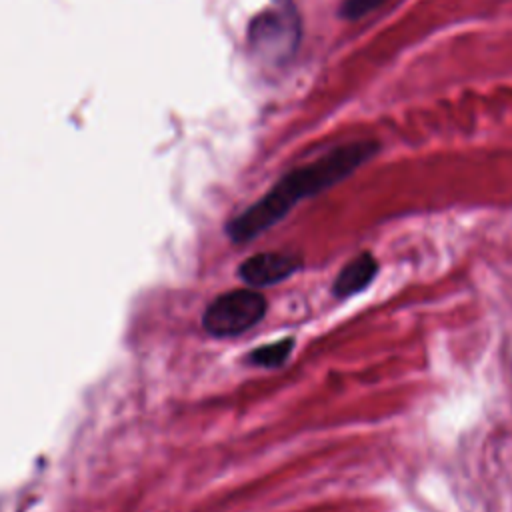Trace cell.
I'll return each mask as SVG.
<instances>
[{
  "label": "cell",
  "instance_id": "obj_1",
  "mask_svg": "<svg viewBox=\"0 0 512 512\" xmlns=\"http://www.w3.org/2000/svg\"><path fill=\"white\" fill-rule=\"evenodd\" d=\"M376 152L378 144L372 140L342 144L318 160L290 170L262 198L226 224L228 238L236 244L254 240L280 222L298 202L336 186L356 168L366 164Z\"/></svg>",
  "mask_w": 512,
  "mask_h": 512
},
{
  "label": "cell",
  "instance_id": "obj_2",
  "mask_svg": "<svg viewBox=\"0 0 512 512\" xmlns=\"http://www.w3.org/2000/svg\"><path fill=\"white\" fill-rule=\"evenodd\" d=\"M268 302L256 290H230L216 296L204 316L202 326L208 334L218 338H230L244 334L252 326H256L266 314Z\"/></svg>",
  "mask_w": 512,
  "mask_h": 512
},
{
  "label": "cell",
  "instance_id": "obj_3",
  "mask_svg": "<svg viewBox=\"0 0 512 512\" xmlns=\"http://www.w3.org/2000/svg\"><path fill=\"white\" fill-rule=\"evenodd\" d=\"M302 268V258L292 252H260L242 260L238 276L250 286H270Z\"/></svg>",
  "mask_w": 512,
  "mask_h": 512
},
{
  "label": "cell",
  "instance_id": "obj_4",
  "mask_svg": "<svg viewBox=\"0 0 512 512\" xmlns=\"http://www.w3.org/2000/svg\"><path fill=\"white\" fill-rule=\"evenodd\" d=\"M378 272V260L370 252H362L348 260L334 278L332 294L336 298H348L364 290Z\"/></svg>",
  "mask_w": 512,
  "mask_h": 512
},
{
  "label": "cell",
  "instance_id": "obj_5",
  "mask_svg": "<svg viewBox=\"0 0 512 512\" xmlns=\"http://www.w3.org/2000/svg\"><path fill=\"white\" fill-rule=\"evenodd\" d=\"M292 348H294V340L284 338V340H278V342H272V344L252 350L248 354V362L254 366H260V368H278L288 360Z\"/></svg>",
  "mask_w": 512,
  "mask_h": 512
},
{
  "label": "cell",
  "instance_id": "obj_6",
  "mask_svg": "<svg viewBox=\"0 0 512 512\" xmlns=\"http://www.w3.org/2000/svg\"><path fill=\"white\" fill-rule=\"evenodd\" d=\"M386 0H344L340 6V16L346 20H358L380 8Z\"/></svg>",
  "mask_w": 512,
  "mask_h": 512
}]
</instances>
